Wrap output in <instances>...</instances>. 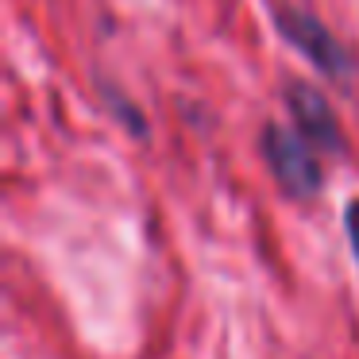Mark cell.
<instances>
[{"label":"cell","mask_w":359,"mask_h":359,"mask_svg":"<svg viewBox=\"0 0 359 359\" xmlns=\"http://www.w3.org/2000/svg\"><path fill=\"white\" fill-rule=\"evenodd\" d=\"M259 151H263V163L271 170L274 186L290 197V201H313L325 186V170H320V151L309 147L297 132L278 124L263 128V140H259Z\"/></svg>","instance_id":"cell-2"},{"label":"cell","mask_w":359,"mask_h":359,"mask_svg":"<svg viewBox=\"0 0 359 359\" xmlns=\"http://www.w3.org/2000/svg\"><path fill=\"white\" fill-rule=\"evenodd\" d=\"M274 32H278L313 70L325 74V78L340 81V86H348V81L355 78V58H351V50L344 47L340 35H336L317 12L294 8V4H278V8H274Z\"/></svg>","instance_id":"cell-1"},{"label":"cell","mask_w":359,"mask_h":359,"mask_svg":"<svg viewBox=\"0 0 359 359\" xmlns=\"http://www.w3.org/2000/svg\"><path fill=\"white\" fill-rule=\"evenodd\" d=\"M282 104H286L290 120H294V132L302 135L309 147H317L320 155H344V132L340 120H336L328 97L317 86L302 78H290L282 86Z\"/></svg>","instance_id":"cell-3"},{"label":"cell","mask_w":359,"mask_h":359,"mask_svg":"<svg viewBox=\"0 0 359 359\" xmlns=\"http://www.w3.org/2000/svg\"><path fill=\"white\" fill-rule=\"evenodd\" d=\"M344 232H348V243H351V255L359 263V201H351L344 209Z\"/></svg>","instance_id":"cell-5"},{"label":"cell","mask_w":359,"mask_h":359,"mask_svg":"<svg viewBox=\"0 0 359 359\" xmlns=\"http://www.w3.org/2000/svg\"><path fill=\"white\" fill-rule=\"evenodd\" d=\"M104 97L112 101V112H116L120 120H128V124H132V132H135V135H143V132H147V124H143V116L132 109V101H124V97H116L112 89H104Z\"/></svg>","instance_id":"cell-4"}]
</instances>
